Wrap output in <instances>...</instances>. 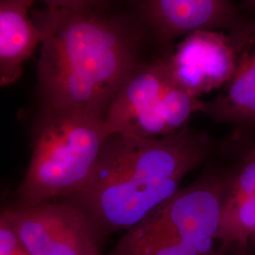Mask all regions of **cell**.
I'll list each match as a JSON object with an SVG mask.
<instances>
[{"instance_id": "6da1fadb", "label": "cell", "mask_w": 255, "mask_h": 255, "mask_svg": "<svg viewBox=\"0 0 255 255\" xmlns=\"http://www.w3.org/2000/svg\"><path fill=\"white\" fill-rule=\"evenodd\" d=\"M34 22L43 33L37 69L46 109L105 119L119 90L139 66L131 32L87 9L47 7Z\"/></svg>"}, {"instance_id": "7a4b0ae2", "label": "cell", "mask_w": 255, "mask_h": 255, "mask_svg": "<svg viewBox=\"0 0 255 255\" xmlns=\"http://www.w3.org/2000/svg\"><path fill=\"white\" fill-rule=\"evenodd\" d=\"M209 152L208 137L188 127L158 138L112 134L88 182L68 201L101 233L127 232L174 197Z\"/></svg>"}, {"instance_id": "3957f363", "label": "cell", "mask_w": 255, "mask_h": 255, "mask_svg": "<svg viewBox=\"0 0 255 255\" xmlns=\"http://www.w3.org/2000/svg\"><path fill=\"white\" fill-rule=\"evenodd\" d=\"M107 137L104 119L46 108L19 188L22 204L70 200L82 191Z\"/></svg>"}, {"instance_id": "277c9868", "label": "cell", "mask_w": 255, "mask_h": 255, "mask_svg": "<svg viewBox=\"0 0 255 255\" xmlns=\"http://www.w3.org/2000/svg\"><path fill=\"white\" fill-rule=\"evenodd\" d=\"M228 175H205L125 232L109 255H228L220 213Z\"/></svg>"}, {"instance_id": "5b68a950", "label": "cell", "mask_w": 255, "mask_h": 255, "mask_svg": "<svg viewBox=\"0 0 255 255\" xmlns=\"http://www.w3.org/2000/svg\"><path fill=\"white\" fill-rule=\"evenodd\" d=\"M204 102L172 77L167 57L138 66L123 84L104 119L107 135L158 138L186 127Z\"/></svg>"}, {"instance_id": "8992f818", "label": "cell", "mask_w": 255, "mask_h": 255, "mask_svg": "<svg viewBox=\"0 0 255 255\" xmlns=\"http://www.w3.org/2000/svg\"><path fill=\"white\" fill-rule=\"evenodd\" d=\"M7 211L30 255H101V230L72 201L22 204Z\"/></svg>"}, {"instance_id": "52a82bcc", "label": "cell", "mask_w": 255, "mask_h": 255, "mask_svg": "<svg viewBox=\"0 0 255 255\" xmlns=\"http://www.w3.org/2000/svg\"><path fill=\"white\" fill-rule=\"evenodd\" d=\"M167 61L175 82L198 98L222 88L236 67L231 37L212 29L186 35Z\"/></svg>"}, {"instance_id": "ba28073f", "label": "cell", "mask_w": 255, "mask_h": 255, "mask_svg": "<svg viewBox=\"0 0 255 255\" xmlns=\"http://www.w3.org/2000/svg\"><path fill=\"white\" fill-rule=\"evenodd\" d=\"M236 67L218 97L205 101L202 113L218 122L255 128V18L231 29Z\"/></svg>"}, {"instance_id": "9c48e42d", "label": "cell", "mask_w": 255, "mask_h": 255, "mask_svg": "<svg viewBox=\"0 0 255 255\" xmlns=\"http://www.w3.org/2000/svg\"><path fill=\"white\" fill-rule=\"evenodd\" d=\"M155 34L163 42L197 30L236 27L238 12L230 0H144Z\"/></svg>"}, {"instance_id": "30bf717a", "label": "cell", "mask_w": 255, "mask_h": 255, "mask_svg": "<svg viewBox=\"0 0 255 255\" xmlns=\"http://www.w3.org/2000/svg\"><path fill=\"white\" fill-rule=\"evenodd\" d=\"M255 234V151L228 175L220 213V240L226 255L245 249Z\"/></svg>"}, {"instance_id": "8fae6325", "label": "cell", "mask_w": 255, "mask_h": 255, "mask_svg": "<svg viewBox=\"0 0 255 255\" xmlns=\"http://www.w3.org/2000/svg\"><path fill=\"white\" fill-rule=\"evenodd\" d=\"M35 0H0V83L12 84L23 71V64L42 43L43 33L28 9Z\"/></svg>"}, {"instance_id": "7c38bea8", "label": "cell", "mask_w": 255, "mask_h": 255, "mask_svg": "<svg viewBox=\"0 0 255 255\" xmlns=\"http://www.w3.org/2000/svg\"><path fill=\"white\" fill-rule=\"evenodd\" d=\"M0 255H30L19 239L7 208L0 216Z\"/></svg>"}, {"instance_id": "4fadbf2b", "label": "cell", "mask_w": 255, "mask_h": 255, "mask_svg": "<svg viewBox=\"0 0 255 255\" xmlns=\"http://www.w3.org/2000/svg\"><path fill=\"white\" fill-rule=\"evenodd\" d=\"M47 7L66 8V9H87L95 0H42Z\"/></svg>"}, {"instance_id": "5bb4252c", "label": "cell", "mask_w": 255, "mask_h": 255, "mask_svg": "<svg viewBox=\"0 0 255 255\" xmlns=\"http://www.w3.org/2000/svg\"><path fill=\"white\" fill-rule=\"evenodd\" d=\"M245 8L255 13V0H245Z\"/></svg>"}, {"instance_id": "9a60e30c", "label": "cell", "mask_w": 255, "mask_h": 255, "mask_svg": "<svg viewBox=\"0 0 255 255\" xmlns=\"http://www.w3.org/2000/svg\"><path fill=\"white\" fill-rule=\"evenodd\" d=\"M228 255H251L249 254V251H248V248L245 249H237L235 250L234 252H232L231 254H229Z\"/></svg>"}, {"instance_id": "2e32d148", "label": "cell", "mask_w": 255, "mask_h": 255, "mask_svg": "<svg viewBox=\"0 0 255 255\" xmlns=\"http://www.w3.org/2000/svg\"><path fill=\"white\" fill-rule=\"evenodd\" d=\"M252 241H254L255 243V234L254 235V237H253V238H252Z\"/></svg>"}, {"instance_id": "e0dca14e", "label": "cell", "mask_w": 255, "mask_h": 255, "mask_svg": "<svg viewBox=\"0 0 255 255\" xmlns=\"http://www.w3.org/2000/svg\"><path fill=\"white\" fill-rule=\"evenodd\" d=\"M252 150H255V147H254V148H253V149H252Z\"/></svg>"}]
</instances>
